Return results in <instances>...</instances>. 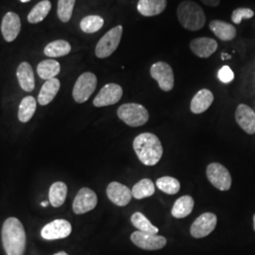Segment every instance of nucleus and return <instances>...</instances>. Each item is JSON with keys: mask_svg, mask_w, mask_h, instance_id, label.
Returning a JSON list of instances; mask_svg holds the SVG:
<instances>
[{"mask_svg": "<svg viewBox=\"0 0 255 255\" xmlns=\"http://www.w3.org/2000/svg\"><path fill=\"white\" fill-rule=\"evenodd\" d=\"M156 186L161 191L166 193L168 195H175L181 189V183L173 177L164 176L162 178H159L156 182Z\"/></svg>", "mask_w": 255, "mask_h": 255, "instance_id": "31", "label": "nucleus"}, {"mask_svg": "<svg viewBox=\"0 0 255 255\" xmlns=\"http://www.w3.org/2000/svg\"><path fill=\"white\" fill-rule=\"evenodd\" d=\"M35 111H36L35 99L31 96L24 98L19 105V121L22 123H27L30 119H32Z\"/></svg>", "mask_w": 255, "mask_h": 255, "instance_id": "26", "label": "nucleus"}, {"mask_svg": "<svg viewBox=\"0 0 255 255\" xmlns=\"http://www.w3.org/2000/svg\"><path fill=\"white\" fill-rule=\"evenodd\" d=\"M98 80L95 74L85 72L82 74L73 88V99L78 103H83L88 101L97 88Z\"/></svg>", "mask_w": 255, "mask_h": 255, "instance_id": "6", "label": "nucleus"}, {"mask_svg": "<svg viewBox=\"0 0 255 255\" xmlns=\"http://www.w3.org/2000/svg\"><path fill=\"white\" fill-rule=\"evenodd\" d=\"M21 29V22L18 15L14 12L5 14L1 24V32L7 42H12L18 36Z\"/></svg>", "mask_w": 255, "mask_h": 255, "instance_id": "16", "label": "nucleus"}, {"mask_svg": "<svg viewBox=\"0 0 255 255\" xmlns=\"http://www.w3.org/2000/svg\"><path fill=\"white\" fill-rule=\"evenodd\" d=\"M76 0H59L58 1V17L62 22H68L73 14Z\"/></svg>", "mask_w": 255, "mask_h": 255, "instance_id": "33", "label": "nucleus"}, {"mask_svg": "<svg viewBox=\"0 0 255 255\" xmlns=\"http://www.w3.org/2000/svg\"><path fill=\"white\" fill-rule=\"evenodd\" d=\"M16 76H17L19 85L24 91H33L35 87V80H34L33 70L30 64L27 62L19 64L17 71H16Z\"/></svg>", "mask_w": 255, "mask_h": 255, "instance_id": "19", "label": "nucleus"}, {"mask_svg": "<svg viewBox=\"0 0 255 255\" xmlns=\"http://www.w3.org/2000/svg\"><path fill=\"white\" fill-rule=\"evenodd\" d=\"M119 119L129 127H140L145 125L149 119L147 110L138 103H126L118 109Z\"/></svg>", "mask_w": 255, "mask_h": 255, "instance_id": "4", "label": "nucleus"}, {"mask_svg": "<svg viewBox=\"0 0 255 255\" xmlns=\"http://www.w3.org/2000/svg\"><path fill=\"white\" fill-rule=\"evenodd\" d=\"M2 244L7 255H23L27 237L23 224L16 218H9L3 223L1 231Z\"/></svg>", "mask_w": 255, "mask_h": 255, "instance_id": "1", "label": "nucleus"}, {"mask_svg": "<svg viewBox=\"0 0 255 255\" xmlns=\"http://www.w3.org/2000/svg\"><path fill=\"white\" fill-rule=\"evenodd\" d=\"M255 16L254 10L249 8H238L233 11L232 21L235 24H240L243 19H250Z\"/></svg>", "mask_w": 255, "mask_h": 255, "instance_id": "34", "label": "nucleus"}, {"mask_svg": "<svg viewBox=\"0 0 255 255\" xmlns=\"http://www.w3.org/2000/svg\"><path fill=\"white\" fill-rule=\"evenodd\" d=\"M51 9V3L48 0L39 2L27 15V21L31 24H37L46 18Z\"/></svg>", "mask_w": 255, "mask_h": 255, "instance_id": "29", "label": "nucleus"}, {"mask_svg": "<svg viewBox=\"0 0 255 255\" xmlns=\"http://www.w3.org/2000/svg\"><path fill=\"white\" fill-rule=\"evenodd\" d=\"M71 51V46L68 42L64 40H56L54 42L49 43L45 47V55L50 58L63 57L68 54Z\"/></svg>", "mask_w": 255, "mask_h": 255, "instance_id": "28", "label": "nucleus"}, {"mask_svg": "<svg viewBox=\"0 0 255 255\" xmlns=\"http://www.w3.org/2000/svg\"><path fill=\"white\" fill-rule=\"evenodd\" d=\"M72 226L65 219H55L47 223L41 231V236L46 240L64 239L70 236Z\"/></svg>", "mask_w": 255, "mask_h": 255, "instance_id": "10", "label": "nucleus"}, {"mask_svg": "<svg viewBox=\"0 0 255 255\" xmlns=\"http://www.w3.org/2000/svg\"><path fill=\"white\" fill-rule=\"evenodd\" d=\"M67 196V185L63 182H56L50 186L48 199L49 203L55 207L58 208L62 206L66 200Z\"/></svg>", "mask_w": 255, "mask_h": 255, "instance_id": "24", "label": "nucleus"}, {"mask_svg": "<svg viewBox=\"0 0 255 255\" xmlns=\"http://www.w3.org/2000/svg\"><path fill=\"white\" fill-rule=\"evenodd\" d=\"M209 182L220 191H228L232 186V177L228 169L219 163H212L206 168Z\"/></svg>", "mask_w": 255, "mask_h": 255, "instance_id": "7", "label": "nucleus"}, {"mask_svg": "<svg viewBox=\"0 0 255 255\" xmlns=\"http://www.w3.org/2000/svg\"><path fill=\"white\" fill-rule=\"evenodd\" d=\"M225 58H227V59H231V56H230V55H226L223 53V54H222V60H225Z\"/></svg>", "mask_w": 255, "mask_h": 255, "instance_id": "37", "label": "nucleus"}, {"mask_svg": "<svg viewBox=\"0 0 255 255\" xmlns=\"http://www.w3.org/2000/svg\"><path fill=\"white\" fill-rule=\"evenodd\" d=\"M54 255H68L65 252H59V253H57V254H55Z\"/></svg>", "mask_w": 255, "mask_h": 255, "instance_id": "38", "label": "nucleus"}, {"mask_svg": "<svg viewBox=\"0 0 255 255\" xmlns=\"http://www.w3.org/2000/svg\"><path fill=\"white\" fill-rule=\"evenodd\" d=\"M201 2L209 7H218L220 3V0H201Z\"/></svg>", "mask_w": 255, "mask_h": 255, "instance_id": "36", "label": "nucleus"}, {"mask_svg": "<svg viewBox=\"0 0 255 255\" xmlns=\"http://www.w3.org/2000/svg\"><path fill=\"white\" fill-rule=\"evenodd\" d=\"M130 221H131V224L139 232L152 234V235H157L159 232V229L155 227L154 225H152V223L140 212L134 213L130 218Z\"/></svg>", "mask_w": 255, "mask_h": 255, "instance_id": "30", "label": "nucleus"}, {"mask_svg": "<svg viewBox=\"0 0 255 255\" xmlns=\"http://www.w3.org/2000/svg\"><path fill=\"white\" fill-rule=\"evenodd\" d=\"M212 32L222 41H231L237 36V29L232 24L221 20H213L209 24Z\"/></svg>", "mask_w": 255, "mask_h": 255, "instance_id": "21", "label": "nucleus"}, {"mask_svg": "<svg viewBox=\"0 0 255 255\" xmlns=\"http://www.w3.org/2000/svg\"><path fill=\"white\" fill-rule=\"evenodd\" d=\"M61 71V65L55 60H45L37 66V73L43 80L55 78Z\"/></svg>", "mask_w": 255, "mask_h": 255, "instance_id": "25", "label": "nucleus"}, {"mask_svg": "<svg viewBox=\"0 0 255 255\" xmlns=\"http://www.w3.org/2000/svg\"><path fill=\"white\" fill-rule=\"evenodd\" d=\"M254 229H255V215L254 216Z\"/></svg>", "mask_w": 255, "mask_h": 255, "instance_id": "41", "label": "nucleus"}, {"mask_svg": "<svg viewBox=\"0 0 255 255\" xmlns=\"http://www.w3.org/2000/svg\"><path fill=\"white\" fill-rule=\"evenodd\" d=\"M218 218L213 213H203L196 219L190 227V234L194 238L207 237L216 229Z\"/></svg>", "mask_w": 255, "mask_h": 255, "instance_id": "11", "label": "nucleus"}, {"mask_svg": "<svg viewBox=\"0 0 255 255\" xmlns=\"http://www.w3.org/2000/svg\"><path fill=\"white\" fill-rule=\"evenodd\" d=\"M104 25V20L100 15H88L81 21V28L85 33H95Z\"/></svg>", "mask_w": 255, "mask_h": 255, "instance_id": "32", "label": "nucleus"}, {"mask_svg": "<svg viewBox=\"0 0 255 255\" xmlns=\"http://www.w3.org/2000/svg\"><path fill=\"white\" fill-rule=\"evenodd\" d=\"M192 52L200 58H209L218 49V42L208 37H201L192 40L190 43Z\"/></svg>", "mask_w": 255, "mask_h": 255, "instance_id": "17", "label": "nucleus"}, {"mask_svg": "<svg viewBox=\"0 0 255 255\" xmlns=\"http://www.w3.org/2000/svg\"><path fill=\"white\" fill-rule=\"evenodd\" d=\"M98 205V196L90 188L83 187L75 197L73 212L77 215H82L95 209Z\"/></svg>", "mask_w": 255, "mask_h": 255, "instance_id": "12", "label": "nucleus"}, {"mask_svg": "<svg viewBox=\"0 0 255 255\" xmlns=\"http://www.w3.org/2000/svg\"><path fill=\"white\" fill-rule=\"evenodd\" d=\"M150 76L158 82L159 87L164 92L171 91L174 87L172 67L164 62H157L150 67Z\"/></svg>", "mask_w": 255, "mask_h": 255, "instance_id": "8", "label": "nucleus"}, {"mask_svg": "<svg viewBox=\"0 0 255 255\" xmlns=\"http://www.w3.org/2000/svg\"><path fill=\"white\" fill-rule=\"evenodd\" d=\"M132 198L142 200L151 197L155 193V184L150 179H143L135 183L131 189Z\"/></svg>", "mask_w": 255, "mask_h": 255, "instance_id": "27", "label": "nucleus"}, {"mask_svg": "<svg viewBox=\"0 0 255 255\" xmlns=\"http://www.w3.org/2000/svg\"><path fill=\"white\" fill-rule=\"evenodd\" d=\"M195 201L191 196H182L175 201L171 215L175 219H184L191 214Z\"/></svg>", "mask_w": 255, "mask_h": 255, "instance_id": "23", "label": "nucleus"}, {"mask_svg": "<svg viewBox=\"0 0 255 255\" xmlns=\"http://www.w3.org/2000/svg\"><path fill=\"white\" fill-rule=\"evenodd\" d=\"M60 87H61V82L56 78L46 81V82L43 84L41 91L38 96L39 104L42 106L49 104L54 100L56 95L60 90Z\"/></svg>", "mask_w": 255, "mask_h": 255, "instance_id": "22", "label": "nucleus"}, {"mask_svg": "<svg viewBox=\"0 0 255 255\" xmlns=\"http://www.w3.org/2000/svg\"><path fill=\"white\" fill-rule=\"evenodd\" d=\"M219 79L223 83H230L235 79V74L228 65H224L219 71Z\"/></svg>", "mask_w": 255, "mask_h": 255, "instance_id": "35", "label": "nucleus"}, {"mask_svg": "<svg viewBox=\"0 0 255 255\" xmlns=\"http://www.w3.org/2000/svg\"><path fill=\"white\" fill-rule=\"evenodd\" d=\"M107 197L110 201L118 206H126L132 198V193L126 185L118 182H112L107 186Z\"/></svg>", "mask_w": 255, "mask_h": 255, "instance_id": "14", "label": "nucleus"}, {"mask_svg": "<svg viewBox=\"0 0 255 255\" xmlns=\"http://www.w3.org/2000/svg\"><path fill=\"white\" fill-rule=\"evenodd\" d=\"M123 33V27L118 26L110 29L101 38L96 46V56L100 59L107 58L113 54L119 47Z\"/></svg>", "mask_w": 255, "mask_h": 255, "instance_id": "5", "label": "nucleus"}, {"mask_svg": "<svg viewBox=\"0 0 255 255\" xmlns=\"http://www.w3.org/2000/svg\"><path fill=\"white\" fill-rule=\"evenodd\" d=\"M177 16L182 27L190 31H197L204 27L206 16L199 4L190 0H184L177 9Z\"/></svg>", "mask_w": 255, "mask_h": 255, "instance_id": "3", "label": "nucleus"}, {"mask_svg": "<svg viewBox=\"0 0 255 255\" xmlns=\"http://www.w3.org/2000/svg\"><path fill=\"white\" fill-rule=\"evenodd\" d=\"M130 240L135 246L145 251L161 250L166 245L165 237L136 231L131 234Z\"/></svg>", "mask_w": 255, "mask_h": 255, "instance_id": "9", "label": "nucleus"}, {"mask_svg": "<svg viewBox=\"0 0 255 255\" xmlns=\"http://www.w3.org/2000/svg\"><path fill=\"white\" fill-rule=\"evenodd\" d=\"M214 101V95L208 89H201L198 92L190 103V110L195 115H200L209 109Z\"/></svg>", "mask_w": 255, "mask_h": 255, "instance_id": "18", "label": "nucleus"}, {"mask_svg": "<svg viewBox=\"0 0 255 255\" xmlns=\"http://www.w3.org/2000/svg\"><path fill=\"white\" fill-rule=\"evenodd\" d=\"M21 2H23V3H27L28 1H30V0H20Z\"/></svg>", "mask_w": 255, "mask_h": 255, "instance_id": "40", "label": "nucleus"}, {"mask_svg": "<svg viewBox=\"0 0 255 255\" xmlns=\"http://www.w3.org/2000/svg\"><path fill=\"white\" fill-rule=\"evenodd\" d=\"M236 120L247 133H255V112L251 107L246 104H239L236 111Z\"/></svg>", "mask_w": 255, "mask_h": 255, "instance_id": "15", "label": "nucleus"}, {"mask_svg": "<svg viewBox=\"0 0 255 255\" xmlns=\"http://www.w3.org/2000/svg\"><path fill=\"white\" fill-rule=\"evenodd\" d=\"M133 149L142 164L153 166L163 156V146L159 138L153 133L144 132L133 140Z\"/></svg>", "mask_w": 255, "mask_h": 255, "instance_id": "2", "label": "nucleus"}, {"mask_svg": "<svg viewBox=\"0 0 255 255\" xmlns=\"http://www.w3.org/2000/svg\"><path fill=\"white\" fill-rule=\"evenodd\" d=\"M166 0H139L137 10L143 16H156L166 8Z\"/></svg>", "mask_w": 255, "mask_h": 255, "instance_id": "20", "label": "nucleus"}, {"mask_svg": "<svg viewBox=\"0 0 255 255\" xmlns=\"http://www.w3.org/2000/svg\"><path fill=\"white\" fill-rule=\"evenodd\" d=\"M123 96L122 87L117 83H108L102 87L94 100L96 107H105L118 103Z\"/></svg>", "mask_w": 255, "mask_h": 255, "instance_id": "13", "label": "nucleus"}, {"mask_svg": "<svg viewBox=\"0 0 255 255\" xmlns=\"http://www.w3.org/2000/svg\"><path fill=\"white\" fill-rule=\"evenodd\" d=\"M47 204H48V201H43L41 205H42L43 207H46V206H47Z\"/></svg>", "mask_w": 255, "mask_h": 255, "instance_id": "39", "label": "nucleus"}]
</instances>
